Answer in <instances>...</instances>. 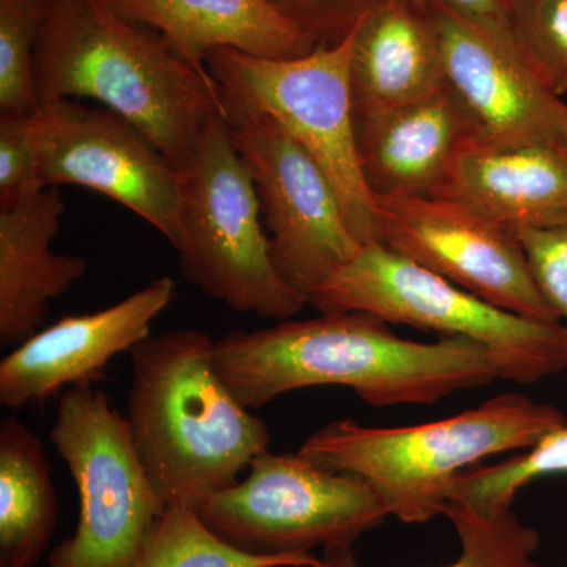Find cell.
Masks as SVG:
<instances>
[{
  "label": "cell",
  "mask_w": 567,
  "mask_h": 567,
  "mask_svg": "<svg viewBox=\"0 0 567 567\" xmlns=\"http://www.w3.org/2000/svg\"><path fill=\"white\" fill-rule=\"evenodd\" d=\"M215 341L193 328L130 350L128 420L134 446L163 505L197 511L270 446L268 425L223 382Z\"/></svg>",
  "instance_id": "cell-3"
},
{
  "label": "cell",
  "mask_w": 567,
  "mask_h": 567,
  "mask_svg": "<svg viewBox=\"0 0 567 567\" xmlns=\"http://www.w3.org/2000/svg\"><path fill=\"white\" fill-rule=\"evenodd\" d=\"M32 115L0 112V210H9L22 197L44 189L33 145Z\"/></svg>",
  "instance_id": "cell-26"
},
{
  "label": "cell",
  "mask_w": 567,
  "mask_h": 567,
  "mask_svg": "<svg viewBox=\"0 0 567 567\" xmlns=\"http://www.w3.org/2000/svg\"><path fill=\"white\" fill-rule=\"evenodd\" d=\"M181 186L174 248L182 275L235 311L279 320L297 316L306 301L276 270L251 169L226 111L205 130L181 171Z\"/></svg>",
  "instance_id": "cell-6"
},
{
  "label": "cell",
  "mask_w": 567,
  "mask_h": 567,
  "mask_svg": "<svg viewBox=\"0 0 567 567\" xmlns=\"http://www.w3.org/2000/svg\"><path fill=\"white\" fill-rule=\"evenodd\" d=\"M320 315L361 311L386 323L461 336L486 347L499 380L532 385L567 369V328L487 303L374 241L339 268L309 298Z\"/></svg>",
  "instance_id": "cell-5"
},
{
  "label": "cell",
  "mask_w": 567,
  "mask_h": 567,
  "mask_svg": "<svg viewBox=\"0 0 567 567\" xmlns=\"http://www.w3.org/2000/svg\"><path fill=\"white\" fill-rule=\"evenodd\" d=\"M219 539L257 557L352 548L386 520L363 477L331 472L303 454L265 451L249 475L196 511Z\"/></svg>",
  "instance_id": "cell-8"
},
{
  "label": "cell",
  "mask_w": 567,
  "mask_h": 567,
  "mask_svg": "<svg viewBox=\"0 0 567 567\" xmlns=\"http://www.w3.org/2000/svg\"><path fill=\"white\" fill-rule=\"evenodd\" d=\"M416 6H442L488 28L511 32L514 0H412ZM514 37V35H513Z\"/></svg>",
  "instance_id": "cell-29"
},
{
  "label": "cell",
  "mask_w": 567,
  "mask_h": 567,
  "mask_svg": "<svg viewBox=\"0 0 567 567\" xmlns=\"http://www.w3.org/2000/svg\"><path fill=\"white\" fill-rule=\"evenodd\" d=\"M112 7L163 37L186 62L205 69L212 51L295 59L319 44L284 20L267 0H110Z\"/></svg>",
  "instance_id": "cell-19"
},
{
  "label": "cell",
  "mask_w": 567,
  "mask_h": 567,
  "mask_svg": "<svg viewBox=\"0 0 567 567\" xmlns=\"http://www.w3.org/2000/svg\"><path fill=\"white\" fill-rule=\"evenodd\" d=\"M219 93L235 145L251 169L276 270L308 305L363 245L312 156L267 112Z\"/></svg>",
  "instance_id": "cell-10"
},
{
  "label": "cell",
  "mask_w": 567,
  "mask_h": 567,
  "mask_svg": "<svg viewBox=\"0 0 567 567\" xmlns=\"http://www.w3.org/2000/svg\"><path fill=\"white\" fill-rule=\"evenodd\" d=\"M51 442L80 494L76 532L50 555V567H130L163 505L134 446L126 416L103 391L61 395Z\"/></svg>",
  "instance_id": "cell-9"
},
{
  "label": "cell",
  "mask_w": 567,
  "mask_h": 567,
  "mask_svg": "<svg viewBox=\"0 0 567 567\" xmlns=\"http://www.w3.org/2000/svg\"><path fill=\"white\" fill-rule=\"evenodd\" d=\"M358 156L374 199L442 197L458 159L475 144L472 123L445 84L382 114L354 115Z\"/></svg>",
  "instance_id": "cell-15"
},
{
  "label": "cell",
  "mask_w": 567,
  "mask_h": 567,
  "mask_svg": "<svg viewBox=\"0 0 567 567\" xmlns=\"http://www.w3.org/2000/svg\"><path fill=\"white\" fill-rule=\"evenodd\" d=\"M316 44H336L388 0H267Z\"/></svg>",
  "instance_id": "cell-27"
},
{
  "label": "cell",
  "mask_w": 567,
  "mask_h": 567,
  "mask_svg": "<svg viewBox=\"0 0 567 567\" xmlns=\"http://www.w3.org/2000/svg\"><path fill=\"white\" fill-rule=\"evenodd\" d=\"M540 292L567 328V226L516 233Z\"/></svg>",
  "instance_id": "cell-28"
},
{
  "label": "cell",
  "mask_w": 567,
  "mask_h": 567,
  "mask_svg": "<svg viewBox=\"0 0 567 567\" xmlns=\"http://www.w3.org/2000/svg\"><path fill=\"white\" fill-rule=\"evenodd\" d=\"M354 115H374L446 84L442 48L427 9L388 0L354 29L350 62Z\"/></svg>",
  "instance_id": "cell-18"
},
{
  "label": "cell",
  "mask_w": 567,
  "mask_h": 567,
  "mask_svg": "<svg viewBox=\"0 0 567 567\" xmlns=\"http://www.w3.org/2000/svg\"><path fill=\"white\" fill-rule=\"evenodd\" d=\"M442 197L514 234L567 226V151L558 144H473Z\"/></svg>",
  "instance_id": "cell-17"
},
{
  "label": "cell",
  "mask_w": 567,
  "mask_h": 567,
  "mask_svg": "<svg viewBox=\"0 0 567 567\" xmlns=\"http://www.w3.org/2000/svg\"><path fill=\"white\" fill-rule=\"evenodd\" d=\"M40 104L91 99L141 130L183 171L224 112L210 71L110 0H50L37 43Z\"/></svg>",
  "instance_id": "cell-2"
},
{
  "label": "cell",
  "mask_w": 567,
  "mask_h": 567,
  "mask_svg": "<svg viewBox=\"0 0 567 567\" xmlns=\"http://www.w3.org/2000/svg\"><path fill=\"white\" fill-rule=\"evenodd\" d=\"M557 473H567V425L548 432L525 453L465 470L453 481L450 502L494 516L513 509L514 498L532 481Z\"/></svg>",
  "instance_id": "cell-23"
},
{
  "label": "cell",
  "mask_w": 567,
  "mask_h": 567,
  "mask_svg": "<svg viewBox=\"0 0 567 567\" xmlns=\"http://www.w3.org/2000/svg\"><path fill=\"white\" fill-rule=\"evenodd\" d=\"M130 567H323L312 554L257 557L219 539L189 507L164 509Z\"/></svg>",
  "instance_id": "cell-21"
},
{
  "label": "cell",
  "mask_w": 567,
  "mask_h": 567,
  "mask_svg": "<svg viewBox=\"0 0 567 567\" xmlns=\"http://www.w3.org/2000/svg\"><path fill=\"white\" fill-rule=\"evenodd\" d=\"M425 9L439 35L446 84L472 123L475 145H561L567 104L540 81L513 33L442 6Z\"/></svg>",
  "instance_id": "cell-13"
},
{
  "label": "cell",
  "mask_w": 567,
  "mask_h": 567,
  "mask_svg": "<svg viewBox=\"0 0 567 567\" xmlns=\"http://www.w3.org/2000/svg\"><path fill=\"white\" fill-rule=\"evenodd\" d=\"M377 240L487 303L561 322L540 292L517 235L456 200L375 199Z\"/></svg>",
  "instance_id": "cell-12"
},
{
  "label": "cell",
  "mask_w": 567,
  "mask_h": 567,
  "mask_svg": "<svg viewBox=\"0 0 567 567\" xmlns=\"http://www.w3.org/2000/svg\"><path fill=\"white\" fill-rule=\"evenodd\" d=\"M354 29L339 43L319 44L301 58L216 50L205 66L219 91L267 112L312 156L333 183L354 238L368 245L377 240V216L358 156L350 76Z\"/></svg>",
  "instance_id": "cell-7"
},
{
  "label": "cell",
  "mask_w": 567,
  "mask_h": 567,
  "mask_svg": "<svg viewBox=\"0 0 567 567\" xmlns=\"http://www.w3.org/2000/svg\"><path fill=\"white\" fill-rule=\"evenodd\" d=\"M65 212L61 189L44 188L0 210V344L18 347L39 333L54 298L87 271L82 257L54 254Z\"/></svg>",
  "instance_id": "cell-16"
},
{
  "label": "cell",
  "mask_w": 567,
  "mask_h": 567,
  "mask_svg": "<svg viewBox=\"0 0 567 567\" xmlns=\"http://www.w3.org/2000/svg\"><path fill=\"white\" fill-rule=\"evenodd\" d=\"M511 32L548 91L567 92V0H514Z\"/></svg>",
  "instance_id": "cell-25"
},
{
  "label": "cell",
  "mask_w": 567,
  "mask_h": 567,
  "mask_svg": "<svg viewBox=\"0 0 567 567\" xmlns=\"http://www.w3.org/2000/svg\"><path fill=\"white\" fill-rule=\"evenodd\" d=\"M215 368L234 398L259 409L312 386H346L372 406L434 405L499 380L486 347L461 336L436 342L399 338L361 311L282 320L215 341Z\"/></svg>",
  "instance_id": "cell-1"
},
{
  "label": "cell",
  "mask_w": 567,
  "mask_h": 567,
  "mask_svg": "<svg viewBox=\"0 0 567 567\" xmlns=\"http://www.w3.org/2000/svg\"><path fill=\"white\" fill-rule=\"evenodd\" d=\"M443 516L453 522L461 551L456 561L442 567H539L535 561L539 535L513 509L484 516L450 502ZM322 559L323 567H360L353 548H327Z\"/></svg>",
  "instance_id": "cell-22"
},
{
  "label": "cell",
  "mask_w": 567,
  "mask_h": 567,
  "mask_svg": "<svg viewBox=\"0 0 567 567\" xmlns=\"http://www.w3.org/2000/svg\"><path fill=\"white\" fill-rule=\"evenodd\" d=\"M561 147H565L567 151V130H566V134H565V140H563V142H561Z\"/></svg>",
  "instance_id": "cell-30"
},
{
  "label": "cell",
  "mask_w": 567,
  "mask_h": 567,
  "mask_svg": "<svg viewBox=\"0 0 567 567\" xmlns=\"http://www.w3.org/2000/svg\"><path fill=\"white\" fill-rule=\"evenodd\" d=\"M32 137L43 188L78 185L103 194L175 245L181 171L141 130L107 107L59 100L32 115Z\"/></svg>",
  "instance_id": "cell-11"
},
{
  "label": "cell",
  "mask_w": 567,
  "mask_h": 567,
  "mask_svg": "<svg viewBox=\"0 0 567 567\" xmlns=\"http://www.w3.org/2000/svg\"><path fill=\"white\" fill-rule=\"evenodd\" d=\"M174 297V279L163 276L103 311L65 316L43 328L0 361V404L20 410L66 386H92L112 358L151 338L153 320Z\"/></svg>",
  "instance_id": "cell-14"
},
{
  "label": "cell",
  "mask_w": 567,
  "mask_h": 567,
  "mask_svg": "<svg viewBox=\"0 0 567 567\" xmlns=\"http://www.w3.org/2000/svg\"><path fill=\"white\" fill-rule=\"evenodd\" d=\"M59 522L43 443L20 417L0 424V567H35Z\"/></svg>",
  "instance_id": "cell-20"
},
{
  "label": "cell",
  "mask_w": 567,
  "mask_h": 567,
  "mask_svg": "<svg viewBox=\"0 0 567 567\" xmlns=\"http://www.w3.org/2000/svg\"><path fill=\"white\" fill-rule=\"evenodd\" d=\"M567 425L557 406L505 393L432 423L368 427L336 420L306 439L300 453L331 472L363 477L388 516L409 525L445 514L453 481L495 454L524 451Z\"/></svg>",
  "instance_id": "cell-4"
},
{
  "label": "cell",
  "mask_w": 567,
  "mask_h": 567,
  "mask_svg": "<svg viewBox=\"0 0 567 567\" xmlns=\"http://www.w3.org/2000/svg\"><path fill=\"white\" fill-rule=\"evenodd\" d=\"M50 0H0V112L35 114L37 43Z\"/></svg>",
  "instance_id": "cell-24"
}]
</instances>
